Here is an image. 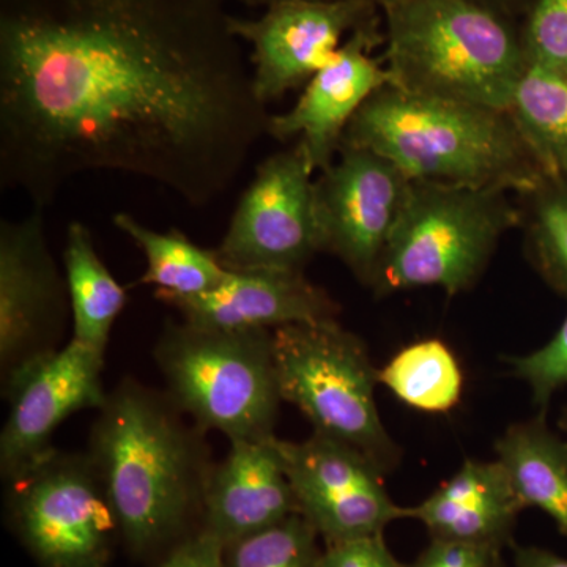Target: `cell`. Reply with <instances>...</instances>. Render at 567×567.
Wrapping results in <instances>:
<instances>
[{
    "label": "cell",
    "instance_id": "6da1fadb",
    "mask_svg": "<svg viewBox=\"0 0 567 567\" xmlns=\"http://www.w3.org/2000/svg\"><path fill=\"white\" fill-rule=\"evenodd\" d=\"M227 0H0V185L50 207L133 175L192 207L268 136Z\"/></svg>",
    "mask_w": 567,
    "mask_h": 567
},
{
    "label": "cell",
    "instance_id": "7a4b0ae2",
    "mask_svg": "<svg viewBox=\"0 0 567 567\" xmlns=\"http://www.w3.org/2000/svg\"><path fill=\"white\" fill-rule=\"evenodd\" d=\"M87 454L136 557L164 555L203 528L215 462L207 432L166 391L126 377L96 410Z\"/></svg>",
    "mask_w": 567,
    "mask_h": 567
},
{
    "label": "cell",
    "instance_id": "3957f363",
    "mask_svg": "<svg viewBox=\"0 0 567 567\" xmlns=\"http://www.w3.org/2000/svg\"><path fill=\"white\" fill-rule=\"evenodd\" d=\"M342 145L380 153L413 182L525 196L547 178L506 111L416 95L393 84L361 106Z\"/></svg>",
    "mask_w": 567,
    "mask_h": 567
},
{
    "label": "cell",
    "instance_id": "277c9868",
    "mask_svg": "<svg viewBox=\"0 0 567 567\" xmlns=\"http://www.w3.org/2000/svg\"><path fill=\"white\" fill-rule=\"evenodd\" d=\"M383 11L391 84L507 112L528 69L513 18L477 0H398Z\"/></svg>",
    "mask_w": 567,
    "mask_h": 567
},
{
    "label": "cell",
    "instance_id": "5b68a950",
    "mask_svg": "<svg viewBox=\"0 0 567 567\" xmlns=\"http://www.w3.org/2000/svg\"><path fill=\"white\" fill-rule=\"evenodd\" d=\"M166 393L204 432L275 436L281 393L274 331H224L167 320L153 349Z\"/></svg>",
    "mask_w": 567,
    "mask_h": 567
},
{
    "label": "cell",
    "instance_id": "8992f818",
    "mask_svg": "<svg viewBox=\"0 0 567 567\" xmlns=\"http://www.w3.org/2000/svg\"><path fill=\"white\" fill-rule=\"evenodd\" d=\"M509 194L412 181L369 287L379 297L417 287L472 289L503 235L520 223Z\"/></svg>",
    "mask_w": 567,
    "mask_h": 567
},
{
    "label": "cell",
    "instance_id": "52a82bcc",
    "mask_svg": "<svg viewBox=\"0 0 567 567\" xmlns=\"http://www.w3.org/2000/svg\"><path fill=\"white\" fill-rule=\"evenodd\" d=\"M274 350L281 399L308 417L315 434L354 447L383 473L398 465V446L377 409V369L358 336L338 320L287 324L274 331Z\"/></svg>",
    "mask_w": 567,
    "mask_h": 567
},
{
    "label": "cell",
    "instance_id": "ba28073f",
    "mask_svg": "<svg viewBox=\"0 0 567 567\" xmlns=\"http://www.w3.org/2000/svg\"><path fill=\"white\" fill-rule=\"evenodd\" d=\"M14 532L40 567H107L117 522L87 453L58 447L7 483Z\"/></svg>",
    "mask_w": 567,
    "mask_h": 567
},
{
    "label": "cell",
    "instance_id": "9c48e42d",
    "mask_svg": "<svg viewBox=\"0 0 567 567\" xmlns=\"http://www.w3.org/2000/svg\"><path fill=\"white\" fill-rule=\"evenodd\" d=\"M315 167L301 142L257 166L221 244L227 270H301L322 252L315 205Z\"/></svg>",
    "mask_w": 567,
    "mask_h": 567
},
{
    "label": "cell",
    "instance_id": "30bf717a",
    "mask_svg": "<svg viewBox=\"0 0 567 567\" xmlns=\"http://www.w3.org/2000/svg\"><path fill=\"white\" fill-rule=\"evenodd\" d=\"M317 174L322 252L333 254L369 287L412 181L380 153L352 145H342L334 162Z\"/></svg>",
    "mask_w": 567,
    "mask_h": 567
},
{
    "label": "cell",
    "instance_id": "8fae6325",
    "mask_svg": "<svg viewBox=\"0 0 567 567\" xmlns=\"http://www.w3.org/2000/svg\"><path fill=\"white\" fill-rule=\"evenodd\" d=\"M71 316L65 274L47 237L44 208L0 223V369L2 380L21 365L61 349Z\"/></svg>",
    "mask_w": 567,
    "mask_h": 567
},
{
    "label": "cell",
    "instance_id": "7c38bea8",
    "mask_svg": "<svg viewBox=\"0 0 567 567\" xmlns=\"http://www.w3.org/2000/svg\"><path fill=\"white\" fill-rule=\"evenodd\" d=\"M104 354L71 338L54 352L29 361L2 380L9 404L0 434V473L14 480L47 457L63 421L82 410H100Z\"/></svg>",
    "mask_w": 567,
    "mask_h": 567
},
{
    "label": "cell",
    "instance_id": "4fadbf2b",
    "mask_svg": "<svg viewBox=\"0 0 567 567\" xmlns=\"http://www.w3.org/2000/svg\"><path fill=\"white\" fill-rule=\"evenodd\" d=\"M298 514L324 544L380 535L405 518L383 484V472L354 447L312 434L303 442L278 439Z\"/></svg>",
    "mask_w": 567,
    "mask_h": 567
},
{
    "label": "cell",
    "instance_id": "5bb4252c",
    "mask_svg": "<svg viewBox=\"0 0 567 567\" xmlns=\"http://www.w3.org/2000/svg\"><path fill=\"white\" fill-rule=\"evenodd\" d=\"M371 0H282L256 20L230 18L235 37L251 47L254 89L268 104L305 87L346 37L379 21Z\"/></svg>",
    "mask_w": 567,
    "mask_h": 567
},
{
    "label": "cell",
    "instance_id": "9a60e30c",
    "mask_svg": "<svg viewBox=\"0 0 567 567\" xmlns=\"http://www.w3.org/2000/svg\"><path fill=\"white\" fill-rule=\"evenodd\" d=\"M383 41L379 21L347 37L331 61L305 85L292 110L270 115L268 136L301 142L316 174L330 166L357 112L391 84L386 66L371 55Z\"/></svg>",
    "mask_w": 567,
    "mask_h": 567
},
{
    "label": "cell",
    "instance_id": "2e32d148",
    "mask_svg": "<svg viewBox=\"0 0 567 567\" xmlns=\"http://www.w3.org/2000/svg\"><path fill=\"white\" fill-rule=\"evenodd\" d=\"M185 322L224 331L338 320L339 306L301 270H227L210 292L164 300Z\"/></svg>",
    "mask_w": 567,
    "mask_h": 567
},
{
    "label": "cell",
    "instance_id": "e0dca14e",
    "mask_svg": "<svg viewBox=\"0 0 567 567\" xmlns=\"http://www.w3.org/2000/svg\"><path fill=\"white\" fill-rule=\"evenodd\" d=\"M298 514L278 439L235 440L215 465L205 496L203 528L224 546Z\"/></svg>",
    "mask_w": 567,
    "mask_h": 567
},
{
    "label": "cell",
    "instance_id": "ac0fdd59",
    "mask_svg": "<svg viewBox=\"0 0 567 567\" xmlns=\"http://www.w3.org/2000/svg\"><path fill=\"white\" fill-rule=\"evenodd\" d=\"M522 511L498 461L468 458L424 502L405 507V518L421 522L436 539L505 547Z\"/></svg>",
    "mask_w": 567,
    "mask_h": 567
},
{
    "label": "cell",
    "instance_id": "d6986e66",
    "mask_svg": "<svg viewBox=\"0 0 567 567\" xmlns=\"http://www.w3.org/2000/svg\"><path fill=\"white\" fill-rule=\"evenodd\" d=\"M495 450L524 509L543 511L567 537V442L540 415L507 429Z\"/></svg>",
    "mask_w": 567,
    "mask_h": 567
},
{
    "label": "cell",
    "instance_id": "ffe728a7",
    "mask_svg": "<svg viewBox=\"0 0 567 567\" xmlns=\"http://www.w3.org/2000/svg\"><path fill=\"white\" fill-rule=\"evenodd\" d=\"M71 306V338L106 357L111 331L126 305L125 289L104 265L89 227L71 221L63 249Z\"/></svg>",
    "mask_w": 567,
    "mask_h": 567
},
{
    "label": "cell",
    "instance_id": "44dd1931",
    "mask_svg": "<svg viewBox=\"0 0 567 567\" xmlns=\"http://www.w3.org/2000/svg\"><path fill=\"white\" fill-rule=\"evenodd\" d=\"M114 226L144 254L147 270L140 284L155 287L159 301L210 292L226 278L215 249L194 244L178 229L156 233L125 212L115 213Z\"/></svg>",
    "mask_w": 567,
    "mask_h": 567
},
{
    "label": "cell",
    "instance_id": "7402d4cb",
    "mask_svg": "<svg viewBox=\"0 0 567 567\" xmlns=\"http://www.w3.org/2000/svg\"><path fill=\"white\" fill-rule=\"evenodd\" d=\"M507 114L544 174L567 182V76L528 65Z\"/></svg>",
    "mask_w": 567,
    "mask_h": 567
},
{
    "label": "cell",
    "instance_id": "603a6c76",
    "mask_svg": "<svg viewBox=\"0 0 567 567\" xmlns=\"http://www.w3.org/2000/svg\"><path fill=\"white\" fill-rule=\"evenodd\" d=\"M385 385L404 404L427 413H446L458 404L464 391V372L453 350L440 339H425L405 347L377 371Z\"/></svg>",
    "mask_w": 567,
    "mask_h": 567
},
{
    "label": "cell",
    "instance_id": "cb8c5ba5",
    "mask_svg": "<svg viewBox=\"0 0 567 567\" xmlns=\"http://www.w3.org/2000/svg\"><path fill=\"white\" fill-rule=\"evenodd\" d=\"M528 203V240L537 270L567 298V182L547 177Z\"/></svg>",
    "mask_w": 567,
    "mask_h": 567
},
{
    "label": "cell",
    "instance_id": "d4e9b609",
    "mask_svg": "<svg viewBox=\"0 0 567 567\" xmlns=\"http://www.w3.org/2000/svg\"><path fill=\"white\" fill-rule=\"evenodd\" d=\"M319 535L301 514L226 546V567H317Z\"/></svg>",
    "mask_w": 567,
    "mask_h": 567
},
{
    "label": "cell",
    "instance_id": "484cf974",
    "mask_svg": "<svg viewBox=\"0 0 567 567\" xmlns=\"http://www.w3.org/2000/svg\"><path fill=\"white\" fill-rule=\"evenodd\" d=\"M520 37L529 66L567 76V0H533Z\"/></svg>",
    "mask_w": 567,
    "mask_h": 567
},
{
    "label": "cell",
    "instance_id": "4316f807",
    "mask_svg": "<svg viewBox=\"0 0 567 567\" xmlns=\"http://www.w3.org/2000/svg\"><path fill=\"white\" fill-rule=\"evenodd\" d=\"M509 364L532 390L535 404L546 409L551 395L567 386V316L546 346L524 357L509 358Z\"/></svg>",
    "mask_w": 567,
    "mask_h": 567
},
{
    "label": "cell",
    "instance_id": "83f0119b",
    "mask_svg": "<svg viewBox=\"0 0 567 567\" xmlns=\"http://www.w3.org/2000/svg\"><path fill=\"white\" fill-rule=\"evenodd\" d=\"M503 547L491 544L461 543V540L431 537L420 557L406 567H502Z\"/></svg>",
    "mask_w": 567,
    "mask_h": 567
},
{
    "label": "cell",
    "instance_id": "f1b7e54d",
    "mask_svg": "<svg viewBox=\"0 0 567 567\" xmlns=\"http://www.w3.org/2000/svg\"><path fill=\"white\" fill-rule=\"evenodd\" d=\"M317 567H406L388 547L385 535L361 536L327 544Z\"/></svg>",
    "mask_w": 567,
    "mask_h": 567
},
{
    "label": "cell",
    "instance_id": "f546056e",
    "mask_svg": "<svg viewBox=\"0 0 567 567\" xmlns=\"http://www.w3.org/2000/svg\"><path fill=\"white\" fill-rule=\"evenodd\" d=\"M156 567H226V546L218 536L200 528L171 548Z\"/></svg>",
    "mask_w": 567,
    "mask_h": 567
},
{
    "label": "cell",
    "instance_id": "4dcf8cb0",
    "mask_svg": "<svg viewBox=\"0 0 567 567\" xmlns=\"http://www.w3.org/2000/svg\"><path fill=\"white\" fill-rule=\"evenodd\" d=\"M514 567H567V559L539 547H517Z\"/></svg>",
    "mask_w": 567,
    "mask_h": 567
},
{
    "label": "cell",
    "instance_id": "1f68e13d",
    "mask_svg": "<svg viewBox=\"0 0 567 567\" xmlns=\"http://www.w3.org/2000/svg\"><path fill=\"white\" fill-rule=\"evenodd\" d=\"M484 3L488 9L498 11L507 18H516L518 13H524L532 6L533 0H477Z\"/></svg>",
    "mask_w": 567,
    "mask_h": 567
},
{
    "label": "cell",
    "instance_id": "d6a6232c",
    "mask_svg": "<svg viewBox=\"0 0 567 567\" xmlns=\"http://www.w3.org/2000/svg\"><path fill=\"white\" fill-rule=\"evenodd\" d=\"M238 2L248 3V6L254 7H267L274 6V3L282 2V0H238Z\"/></svg>",
    "mask_w": 567,
    "mask_h": 567
},
{
    "label": "cell",
    "instance_id": "836d02e7",
    "mask_svg": "<svg viewBox=\"0 0 567 567\" xmlns=\"http://www.w3.org/2000/svg\"><path fill=\"white\" fill-rule=\"evenodd\" d=\"M371 2H374L379 9H385V7L391 6V3L398 2V0H371Z\"/></svg>",
    "mask_w": 567,
    "mask_h": 567
},
{
    "label": "cell",
    "instance_id": "e575fe53",
    "mask_svg": "<svg viewBox=\"0 0 567 567\" xmlns=\"http://www.w3.org/2000/svg\"><path fill=\"white\" fill-rule=\"evenodd\" d=\"M565 425H566V429H567V413L565 415Z\"/></svg>",
    "mask_w": 567,
    "mask_h": 567
},
{
    "label": "cell",
    "instance_id": "d590c367",
    "mask_svg": "<svg viewBox=\"0 0 567 567\" xmlns=\"http://www.w3.org/2000/svg\"><path fill=\"white\" fill-rule=\"evenodd\" d=\"M502 567H506L505 565H503Z\"/></svg>",
    "mask_w": 567,
    "mask_h": 567
}]
</instances>
